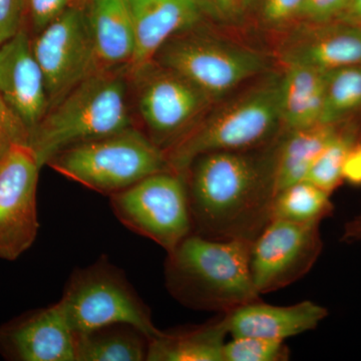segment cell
<instances>
[{
  "label": "cell",
  "instance_id": "cell-1",
  "mask_svg": "<svg viewBox=\"0 0 361 361\" xmlns=\"http://www.w3.org/2000/svg\"><path fill=\"white\" fill-rule=\"evenodd\" d=\"M247 152H214L195 159L186 173L194 234L253 241L271 221L273 160Z\"/></svg>",
  "mask_w": 361,
  "mask_h": 361
},
{
  "label": "cell",
  "instance_id": "cell-2",
  "mask_svg": "<svg viewBox=\"0 0 361 361\" xmlns=\"http://www.w3.org/2000/svg\"><path fill=\"white\" fill-rule=\"evenodd\" d=\"M129 80L128 68L94 71L51 106L28 139L40 167L71 147L135 127Z\"/></svg>",
  "mask_w": 361,
  "mask_h": 361
},
{
  "label": "cell",
  "instance_id": "cell-3",
  "mask_svg": "<svg viewBox=\"0 0 361 361\" xmlns=\"http://www.w3.org/2000/svg\"><path fill=\"white\" fill-rule=\"evenodd\" d=\"M252 242L210 239L192 233L168 253L169 291L194 310L226 313L258 300L251 273Z\"/></svg>",
  "mask_w": 361,
  "mask_h": 361
},
{
  "label": "cell",
  "instance_id": "cell-4",
  "mask_svg": "<svg viewBox=\"0 0 361 361\" xmlns=\"http://www.w3.org/2000/svg\"><path fill=\"white\" fill-rule=\"evenodd\" d=\"M47 166L110 197L149 175L170 170L165 152L135 127L71 147Z\"/></svg>",
  "mask_w": 361,
  "mask_h": 361
},
{
  "label": "cell",
  "instance_id": "cell-5",
  "mask_svg": "<svg viewBox=\"0 0 361 361\" xmlns=\"http://www.w3.org/2000/svg\"><path fill=\"white\" fill-rule=\"evenodd\" d=\"M280 123L278 80H274L201 120L166 152L169 168L186 177L188 169L199 156L251 151L271 139Z\"/></svg>",
  "mask_w": 361,
  "mask_h": 361
},
{
  "label": "cell",
  "instance_id": "cell-6",
  "mask_svg": "<svg viewBox=\"0 0 361 361\" xmlns=\"http://www.w3.org/2000/svg\"><path fill=\"white\" fill-rule=\"evenodd\" d=\"M59 304L75 334L113 324L132 325L149 341L161 334L123 271L104 256L71 274Z\"/></svg>",
  "mask_w": 361,
  "mask_h": 361
},
{
  "label": "cell",
  "instance_id": "cell-7",
  "mask_svg": "<svg viewBox=\"0 0 361 361\" xmlns=\"http://www.w3.org/2000/svg\"><path fill=\"white\" fill-rule=\"evenodd\" d=\"M193 30L172 37L154 63L174 71L216 101L266 70L262 54Z\"/></svg>",
  "mask_w": 361,
  "mask_h": 361
},
{
  "label": "cell",
  "instance_id": "cell-8",
  "mask_svg": "<svg viewBox=\"0 0 361 361\" xmlns=\"http://www.w3.org/2000/svg\"><path fill=\"white\" fill-rule=\"evenodd\" d=\"M111 206L126 227L168 253L193 233L186 177L174 171L149 175L111 195Z\"/></svg>",
  "mask_w": 361,
  "mask_h": 361
},
{
  "label": "cell",
  "instance_id": "cell-9",
  "mask_svg": "<svg viewBox=\"0 0 361 361\" xmlns=\"http://www.w3.org/2000/svg\"><path fill=\"white\" fill-rule=\"evenodd\" d=\"M130 78L137 87L144 133L165 153L200 122L212 102L186 78L154 61Z\"/></svg>",
  "mask_w": 361,
  "mask_h": 361
},
{
  "label": "cell",
  "instance_id": "cell-10",
  "mask_svg": "<svg viewBox=\"0 0 361 361\" xmlns=\"http://www.w3.org/2000/svg\"><path fill=\"white\" fill-rule=\"evenodd\" d=\"M44 73L49 109L99 71L85 6H71L32 39Z\"/></svg>",
  "mask_w": 361,
  "mask_h": 361
},
{
  "label": "cell",
  "instance_id": "cell-11",
  "mask_svg": "<svg viewBox=\"0 0 361 361\" xmlns=\"http://www.w3.org/2000/svg\"><path fill=\"white\" fill-rule=\"evenodd\" d=\"M319 222L272 219L251 245L252 279L258 295L303 277L322 253Z\"/></svg>",
  "mask_w": 361,
  "mask_h": 361
},
{
  "label": "cell",
  "instance_id": "cell-12",
  "mask_svg": "<svg viewBox=\"0 0 361 361\" xmlns=\"http://www.w3.org/2000/svg\"><path fill=\"white\" fill-rule=\"evenodd\" d=\"M39 161L27 144H16L0 161V259L16 260L39 233Z\"/></svg>",
  "mask_w": 361,
  "mask_h": 361
},
{
  "label": "cell",
  "instance_id": "cell-13",
  "mask_svg": "<svg viewBox=\"0 0 361 361\" xmlns=\"http://www.w3.org/2000/svg\"><path fill=\"white\" fill-rule=\"evenodd\" d=\"M0 353L14 361H75V334L59 302L0 327Z\"/></svg>",
  "mask_w": 361,
  "mask_h": 361
},
{
  "label": "cell",
  "instance_id": "cell-14",
  "mask_svg": "<svg viewBox=\"0 0 361 361\" xmlns=\"http://www.w3.org/2000/svg\"><path fill=\"white\" fill-rule=\"evenodd\" d=\"M0 96L30 132L49 110L44 73L25 28L0 44Z\"/></svg>",
  "mask_w": 361,
  "mask_h": 361
},
{
  "label": "cell",
  "instance_id": "cell-15",
  "mask_svg": "<svg viewBox=\"0 0 361 361\" xmlns=\"http://www.w3.org/2000/svg\"><path fill=\"white\" fill-rule=\"evenodd\" d=\"M134 25L135 49L129 75L153 63L175 35L193 30L204 18L195 0H126Z\"/></svg>",
  "mask_w": 361,
  "mask_h": 361
},
{
  "label": "cell",
  "instance_id": "cell-16",
  "mask_svg": "<svg viewBox=\"0 0 361 361\" xmlns=\"http://www.w3.org/2000/svg\"><path fill=\"white\" fill-rule=\"evenodd\" d=\"M327 314L326 308L310 300L289 306L270 305L255 300L226 313L224 319L232 337L285 341L315 329Z\"/></svg>",
  "mask_w": 361,
  "mask_h": 361
},
{
  "label": "cell",
  "instance_id": "cell-17",
  "mask_svg": "<svg viewBox=\"0 0 361 361\" xmlns=\"http://www.w3.org/2000/svg\"><path fill=\"white\" fill-rule=\"evenodd\" d=\"M311 25L285 47V65L323 71L361 65V25L341 20Z\"/></svg>",
  "mask_w": 361,
  "mask_h": 361
},
{
  "label": "cell",
  "instance_id": "cell-18",
  "mask_svg": "<svg viewBox=\"0 0 361 361\" xmlns=\"http://www.w3.org/2000/svg\"><path fill=\"white\" fill-rule=\"evenodd\" d=\"M85 9L99 70L129 68L135 39L126 0H87Z\"/></svg>",
  "mask_w": 361,
  "mask_h": 361
},
{
  "label": "cell",
  "instance_id": "cell-19",
  "mask_svg": "<svg viewBox=\"0 0 361 361\" xmlns=\"http://www.w3.org/2000/svg\"><path fill=\"white\" fill-rule=\"evenodd\" d=\"M286 66V71L278 80L281 123L288 130L322 123L326 71L310 66Z\"/></svg>",
  "mask_w": 361,
  "mask_h": 361
},
{
  "label": "cell",
  "instance_id": "cell-20",
  "mask_svg": "<svg viewBox=\"0 0 361 361\" xmlns=\"http://www.w3.org/2000/svg\"><path fill=\"white\" fill-rule=\"evenodd\" d=\"M338 125L317 123L289 130L274 152L273 182L275 196L284 188L306 180L313 161L338 132Z\"/></svg>",
  "mask_w": 361,
  "mask_h": 361
},
{
  "label": "cell",
  "instance_id": "cell-21",
  "mask_svg": "<svg viewBox=\"0 0 361 361\" xmlns=\"http://www.w3.org/2000/svg\"><path fill=\"white\" fill-rule=\"evenodd\" d=\"M224 317L195 329L163 332L149 341V361H224Z\"/></svg>",
  "mask_w": 361,
  "mask_h": 361
},
{
  "label": "cell",
  "instance_id": "cell-22",
  "mask_svg": "<svg viewBox=\"0 0 361 361\" xmlns=\"http://www.w3.org/2000/svg\"><path fill=\"white\" fill-rule=\"evenodd\" d=\"M149 339L129 324L75 334V361L147 360Z\"/></svg>",
  "mask_w": 361,
  "mask_h": 361
},
{
  "label": "cell",
  "instance_id": "cell-23",
  "mask_svg": "<svg viewBox=\"0 0 361 361\" xmlns=\"http://www.w3.org/2000/svg\"><path fill=\"white\" fill-rule=\"evenodd\" d=\"M331 212L330 194L304 180L278 192L273 200L271 220L322 223Z\"/></svg>",
  "mask_w": 361,
  "mask_h": 361
},
{
  "label": "cell",
  "instance_id": "cell-24",
  "mask_svg": "<svg viewBox=\"0 0 361 361\" xmlns=\"http://www.w3.org/2000/svg\"><path fill=\"white\" fill-rule=\"evenodd\" d=\"M361 110V65L326 71L322 123L339 125Z\"/></svg>",
  "mask_w": 361,
  "mask_h": 361
},
{
  "label": "cell",
  "instance_id": "cell-25",
  "mask_svg": "<svg viewBox=\"0 0 361 361\" xmlns=\"http://www.w3.org/2000/svg\"><path fill=\"white\" fill-rule=\"evenodd\" d=\"M356 144L353 130H338L313 161L306 180L331 194L343 180L344 164Z\"/></svg>",
  "mask_w": 361,
  "mask_h": 361
},
{
  "label": "cell",
  "instance_id": "cell-26",
  "mask_svg": "<svg viewBox=\"0 0 361 361\" xmlns=\"http://www.w3.org/2000/svg\"><path fill=\"white\" fill-rule=\"evenodd\" d=\"M289 350L284 341L259 337H232L226 341L224 361H284Z\"/></svg>",
  "mask_w": 361,
  "mask_h": 361
},
{
  "label": "cell",
  "instance_id": "cell-27",
  "mask_svg": "<svg viewBox=\"0 0 361 361\" xmlns=\"http://www.w3.org/2000/svg\"><path fill=\"white\" fill-rule=\"evenodd\" d=\"M244 8L252 9L264 25L282 27L300 18L303 0H243Z\"/></svg>",
  "mask_w": 361,
  "mask_h": 361
},
{
  "label": "cell",
  "instance_id": "cell-28",
  "mask_svg": "<svg viewBox=\"0 0 361 361\" xmlns=\"http://www.w3.org/2000/svg\"><path fill=\"white\" fill-rule=\"evenodd\" d=\"M30 130L0 96V161L16 144H27Z\"/></svg>",
  "mask_w": 361,
  "mask_h": 361
},
{
  "label": "cell",
  "instance_id": "cell-29",
  "mask_svg": "<svg viewBox=\"0 0 361 361\" xmlns=\"http://www.w3.org/2000/svg\"><path fill=\"white\" fill-rule=\"evenodd\" d=\"M351 0H303L300 18L310 25H325L339 20Z\"/></svg>",
  "mask_w": 361,
  "mask_h": 361
},
{
  "label": "cell",
  "instance_id": "cell-30",
  "mask_svg": "<svg viewBox=\"0 0 361 361\" xmlns=\"http://www.w3.org/2000/svg\"><path fill=\"white\" fill-rule=\"evenodd\" d=\"M204 18L219 23H235L245 13L243 0H195Z\"/></svg>",
  "mask_w": 361,
  "mask_h": 361
},
{
  "label": "cell",
  "instance_id": "cell-31",
  "mask_svg": "<svg viewBox=\"0 0 361 361\" xmlns=\"http://www.w3.org/2000/svg\"><path fill=\"white\" fill-rule=\"evenodd\" d=\"M27 13V0H0V44L14 37Z\"/></svg>",
  "mask_w": 361,
  "mask_h": 361
},
{
  "label": "cell",
  "instance_id": "cell-32",
  "mask_svg": "<svg viewBox=\"0 0 361 361\" xmlns=\"http://www.w3.org/2000/svg\"><path fill=\"white\" fill-rule=\"evenodd\" d=\"M70 6L71 0H27V14L35 35Z\"/></svg>",
  "mask_w": 361,
  "mask_h": 361
},
{
  "label": "cell",
  "instance_id": "cell-33",
  "mask_svg": "<svg viewBox=\"0 0 361 361\" xmlns=\"http://www.w3.org/2000/svg\"><path fill=\"white\" fill-rule=\"evenodd\" d=\"M343 180L355 186H361V144L358 142L344 164Z\"/></svg>",
  "mask_w": 361,
  "mask_h": 361
},
{
  "label": "cell",
  "instance_id": "cell-34",
  "mask_svg": "<svg viewBox=\"0 0 361 361\" xmlns=\"http://www.w3.org/2000/svg\"><path fill=\"white\" fill-rule=\"evenodd\" d=\"M342 240L346 242L361 241V212L344 226Z\"/></svg>",
  "mask_w": 361,
  "mask_h": 361
},
{
  "label": "cell",
  "instance_id": "cell-35",
  "mask_svg": "<svg viewBox=\"0 0 361 361\" xmlns=\"http://www.w3.org/2000/svg\"><path fill=\"white\" fill-rule=\"evenodd\" d=\"M341 20L361 25V0H351L348 11Z\"/></svg>",
  "mask_w": 361,
  "mask_h": 361
},
{
  "label": "cell",
  "instance_id": "cell-36",
  "mask_svg": "<svg viewBox=\"0 0 361 361\" xmlns=\"http://www.w3.org/2000/svg\"><path fill=\"white\" fill-rule=\"evenodd\" d=\"M87 0H71V6H82V4H87Z\"/></svg>",
  "mask_w": 361,
  "mask_h": 361
}]
</instances>
